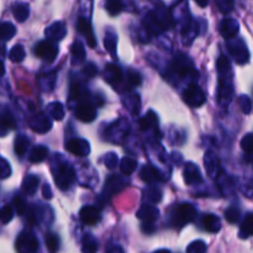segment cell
<instances>
[{"instance_id":"50","label":"cell","mask_w":253,"mask_h":253,"mask_svg":"<svg viewBox=\"0 0 253 253\" xmlns=\"http://www.w3.org/2000/svg\"><path fill=\"white\" fill-rule=\"evenodd\" d=\"M118 155L114 152H109L104 156V165L109 168V169H114L118 166Z\"/></svg>"},{"instance_id":"11","label":"cell","mask_w":253,"mask_h":253,"mask_svg":"<svg viewBox=\"0 0 253 253\" xmlns=\"http://www.w3.org/2000/svg\"><path fill=\"white\" fill-rule=\"evenodd\" d=\"M29 126L32 131L37 133H46L52 128V121L47 118L46 114L39 113L29 120Z\"/></svg>"},{"instance_id":"33","label":"cell","mask_w":253,"mask_h":253,"mask_svg":"<svg viewBox=\"0 0 253 253\" xmlns=\"http://www.w3.org/2000/svg\"><path fill=\"white\" fill-rule=\"evenodd\" d=\"M30 146V140L24 135H19L16 138H15V153H16L19 157H24L25 153L27 152Z\"/></svg>"},{"instance_id":"10","label":"cell","mask_w":253,"mask_h":253,"mask_svg":"<svg viewBox=\"0 0 253 253\" xmlns=\"http://www.w3.org/2000/svg\"><path fill=\"white\" fill-rule=\"evenodd\" d=\"M128 127H130V126H128L127 121L120 119V120L114 123L113 125L108 128L106 135H108V137L110 138V141H113V142H120V141L123 140V138H125L126 135H127Z\"/></svg>"},{"instance_id":"17","label":"cell","mask_w":253,"mask_h":253,"mask_svg":"<svg viewBox=\"0 0 253 253\" xmlns=\"http://www.w3.org/2000/svg\"><path fill=\"white\" fill-rule=\"evenodd\" d=\"M183 177H184L185 183H187L188 185H195L203 182L202 172H200V169L198 168V166L192 162L185 163Z\"/></svg>"},{"instance_id":"21","label":"cell","mask_w":253,"mask_h":253,"mask_svg":"<svg viewBox=\"0 0 253 253\" xmlns=\"http://www.w3.org/2000/svg\"><path fill=\"white\" fill-rule=\"evenodd\" d=\"M137 217L140 220H142L143 222H152V224H155L156 220L160 217V210L156 207H153V205L143 204L138 209Z\"/></svg>"},{"instance_id":"9","label":"cell","mask_w":253,"mask_h":253,"mask_svg":"<svg viewBox=\"0 0 253 253\" xmlns=\"http://www.w3.org/2000/svg\"><path fill=\"white\" fill-rule=\"evenodd\" d=\"M197 217V210L189 203H184L178 207L177 211H175V219L174 222L177 226H184V225L189 224V222L194 221Z\"/></svg>"},{"instance_id":"37","label":"cell","mask_w":253,"mask_h":253,"mask_svg":"<svg viewBox=\"0 0 253 253\" xmlns=\"http://www.w3.org/2000/svg\"><path fill=\"white\" fill-rule=\"evenodd\" d=\"M137 167V161L131 157H124L120 162V169L125 175H131Z\"/></svg>"},{"instance_id":"47","label":"cell","mask_w":253,"mask_h":253,"mask_svg":"<svg viewBox=\"0 0 253 253\" xmlns=\"http://www.w3.org/2000/svg\"><path fill=\"white\" fill-rule=\"evenodd\" d=\"M239 105L241 108L242 113L249 115L252 111V100L250 99L249 95H241L239 98Z\"/></svg>"},{"instance_id":"41","label":"cell","mask_w":253,"mask_h":253,"mask_svg":"<svg viewBox=\"0 0 253 253\" xmlns=\"http://www.w3.org/2000/svg\"><path fill=\"white\" fill-rule=\"evenodd\" d=\"M145 197L150 203L157 204V203H160L162 200V192L157 187H150L148 189H146Z\"/></svg>"},{"instance_id":"4","label":"cell","mask_w":253,"mask_h":253,"mask_svg":"<svg viewBox=\"0 0 253 253\" xmlns=\"http://www.w3.org/2000/svg\"><path fill=\"white\" fill-rule=\"evenodd\" d=\"M15 249L17 253H37L39 241L32 232L24 231L17 236Z\"/></svg>"},{"instance_id":"34","label":"cell","mask_w":253,"mask_h":253,"mask_svg":"<svg viewBox=\"0 0 253 253\" xmlns=\"http://www.w3.org/2000/svg\"><path fill=\"white\" fill-rule=\"evenodd\" d=\"M47 111H48L49 116H51L53 120L61 121L62 119L64 118V106L62 105L58 101H54V103H51L48 106H47Z\"/></svg>"},{"instance_id":"12","label":"cell","mask_w":253,"mask_h":253,"mask_svg":"<svg viewBox=\"0 0 253 253\" xmlns=\"http://www.w3.org/2000/svg\"><path fill=\"white\" fill-rule=\"evenodd\" d=\"M66 148L68 152L78 157H86L90 153V145L84 138H72L67 142Z\"/></svg>"},{"instance_id":"40","label":"cell","mask_w":253,"mask_h":253,"mask_svg":"<svg viewBox=\"0 0 253 253\" xmlns=\"http://www.w3.org/2000/svg\"><path fill=\"white\" fill-rule=\"evenodd\" d=\"M44 242H46L47 250H48L49 253H56L59 250V237L56 234L48 232L44 236Z\"/></svg>"},{"instance_id":"14","label":"cell","mask_w":253,"mask_h":253,"mask_svg":"<svg viewBox=\"0 0 253 253\" xmlns=\"http://www.w3.org/2000/svg\"><path fill=\"white\" fill-rule=\"evenodd\" d=\"M44 35H46L47 40L51 42L61 41V40H63L67 35L66 24L62 21L53 22V24L49 25L48 27H46V30H44Z\"/></svg>"},{"instance_id":"35","label":"cell","mask_w":253,"mask_h":253,"mask_svg":"<svg viewBox=\"0 0 253 253\" xmlns=\"http://www.w3.org/2000/svg\"><path fill=\"white\" fill-rule=\"evenodd\" d=\"M252 234V214L249 212L245 217L244 222H242L241 227H240L239 231V237L242 240H246L251 236Z\"/></svg>"},{"instance_id":"39","label":"cell","mask_w":253,"mask_h":253,"mask_svg":"<svg viewBox=\"0 0 253 253\" xmlns=\"http://www.w3.org/2000/svg\"><path fill=\"white\" fill-rule=\"evenodd\" d=\"M25 56H26V52H25V48L22 44H15L9 53L10 61L14 62V63H20V62L24 61Z\"/></svg>"},{"instance_id":"56","label":"cell","mask_w":253,"mask_h":253,"mask_svg":"<svg viewBox=\"0 0 253 253\" xmlns=\"http://www.w3.org/2000/svg\"><path fill=\"white\" fill-rule=\"evenodd\" d=\"M108 253H124V251L120 246H114L109 250Z\"/></svg>"},{"instance_id":"18","label":"cell","mask_w":253,"mask_h":253,"mask_svg":"<svg viewBox=\"0 0 253 253\" xmlns=\"http://www.w3.org/2000/svg\"><path fill=\"white\" fill-rule=\"evenodd\" d=\"M104 78L111 85H118L123 82L124 79V73L123 69L118 66V64L109 63L105 66V69H104Z\"/></svg>"},{"instance_id":"8","label":"cell","mask_w":253,"mask_h":253,"mask_svg":"<svg viewBox=\"0 0 253 253\" xmlns=\"http://www.w3.org/2000/svg\"><path fill=\"white\" fill-rule=\"evenodd\" d=\"M126 184H127V182L121 175H110L108 178V180H106L105 187H104L103 193H101V198H104L106 200L111 199V197L114 194H118L119 192H121L126 187Z\"/></svg>"},{"instance_id":"24","label":"cell","mask_w":253,"mask_h":253,"mask_svg":"<svg viewBox=\"0 0 253 253\" xmlns=\"http://www.w3.org/2000/svg\"><path fill=\"white\" fill-rule=\"evenodd\" d=\"M140 177L147 184H155V183H158L161 180L160 173L157 172L156 168L151 167V166H143L141 168Z\"/></svg>"},{"instance_id":"54","label":"cell","mask_w":253,"mask_h":253,"mask_svg":"<svg viewBox=\"0 0 253 253\" xmlns=\"http://www.w3.org/2000/svg\"><path fill=\"white\" fill-rule=\"evenodd\" d=\"M142 231L145 232V234H147V235L153 234V232L156 231L155 224H152V222H143V224H142Z\"/></svg>"},{"instance_id":"25","label":"cell","mask_w":253,"mask_h":253,"mask_svg":"<svg viewBox=\"0 0 253 253\" xmlns=\"http://www.w3.org/2000/svg\"><path fill=\"white\" fill-rule=\"evenodd\" d=\"M203 226L208 232L216 234L221 230V220L214 214H207L203 217Z\"/></svg>"},{"instance_id":"44","label":"cell","mask_w":253,"mask_h":253,"mask_svg":"<svg viewBox=\"0 0 253 253\" xmlns=\"http://www.w3.org/2000/svg\"><path fill=\"white\" fill-rule=\"evenodd\" d=\"M241 147L244 150V152L246 153V158L247 162H250V157H251V152H252V133L249 132L245 135V137L242 138L241 141Z\"/></svg>"},{"instance_id":"31","label":"cell","mask_w":253,"mask_h":253,"mask_svg":"<svg viewBox=\"0 0 253 253\" xmlns=\"http://www.w3.org/2000/svg\"><path fill=\"white\" fill-rule=\"evenodd\" d=\"M116 44H118V35L111 30H108L104 36V46L113 57H116Z\"/></svg>"},{"instance_id":"19","label":"cell","mask_w":253,"mask_h":253,"mask_svg":"<svg viewBox=\"0 0 253 253\" xmlns=\"http://www.w3.org/2000/svg\"><path fill=\"white\" fill-rule=\"evenodd\" d=\"M240 24L237 20L235 19H224L219 25V31L224 39L230 40L234 39L237 34H239Z\"/></svg>"},{"instance_id":"42","label":"cell","mask_w":253,"mask_h":253,"mask_svg":"<svg viewBox=\"0 0 253 253\" xmlns=\"http://www.w3.org/2000/svg\"><path fill=\"white\" fill-rule=\"evenodd\" d=\"M225 219L230 222V224H236L241 219V211L239 208L230 207L229 209L225 211Z\"/></svg>"},{"instance_id":"29","label":"cell","mask_w":253,"mask_h":253,"mask_svg":"<svg viewBox=\"0 0 253 253\" xmlns=\"http://www.w3.org/2000/svg\"><path fill=\"white\" fill-rule=\"evenodd\" d=\"M40 179L37 175L29 174L25 177V179L22 180V189L26 193L27 195H34L37 192V188H39Z\"/></svg>"},{"instance_id":"59","label":"cell","mask_w":253,"mask_h":253,"mask_svg":"<svg viewBox=\"0 0 253 253\" xmlns=\"http://www.w3.org/2000/svg\"><path fill=\"white\" fill-rule=\"evenodd\" d=\"M153 253H170L168 250H158V251H155Z\"/></svg>"},{"instance_id":"46","label":"cell","mask_w":253,"mask_h":253,"mask_svg":"<svg viewBox=\"0 0 253 253\" xmlns=\"http://www.w3.org/2000/svg\"><path fill=\"white\" fill-rule=\"evenodd\" d=\"M207 252V244L202 240L193 241L189 246L187 247V253H205Z\"/></svg>"},{"instance_id":"5","label":"cell","mask_w":253,"mask_h":253,"mask_svg":"<svg viewBox=\"0 0 253 253\" xmlns=\"http://www.w3.org/2000/svg\"><path fill=\"white\" fill-rule=\"evenodd\" d=\"M227 48H229L230 54L234 57L236 63L239 64H246L250 62V51L247 47L246 42L242 39L232 40L227 43Z\"/></svg>"},{"instance_id":"15","label":"cell","mask_w":253,"mask_h":253,"mask_svg":"<svg viewBox=\"0 0 253 253\" xmlns=\"http://www.w3.org/2000/svg\"><path fill=\"white\" fill-rule=\"evenodd\" d=\"M77 30L81 35H83L86 40V43L89 47L96 46V40L94 36L93 29H91V24L89 21V17H79L78 22H77Z\"/></svg>"},{"instance_id":"58","label":"cell","mask_w":253,"mask_h":253,"mask_svg":"<svg viewBox=\"0 0 253 253\" xmlns=\"http://www.w3.org/2000/svg\"><path fill=\"white\" fill-rule=\"evenodd\" d=\"M195 2H197L198 6H200V7H205L208 5L207 0H204V1H198V0H197V1H195Z\"/></svg>"},{"instance_id":"48","label":"cell","mask_w":253,"mask_h":253,"mask_svg":"<svg viewBox=\"0 0 253 253\" xmlns=\"http://www.w3.org/2000/svg\"><path fill=\"white\" fill-rule=\"evenodd\" d=\"M126 81H127L128 85L130 86H138L142 83V77L138 72L136 71H128L127 77H126Z\"/></svg>"},{"instance_id":"26","label":"cell","mask_w":253,"mask_h":253,"mask_svg":"<svg viewBox=\"0 0 253 253\" xmlns=\"http://www.w3.org/2000/svg\"><path fill=\"white\" fill-rule=\"evenodd\" d=\"M72 64H81L85 59V49L84 44L81 41H74L71 47Z\"/></svg>"},{"instance_id":"57","label":"cell","mask_w":253,"mask_h":253,"mask_svg":"<svg viewBox=\"0 0 253 253\" xmlns=\"http://www.w3.org/2000/svg\"><path fill=\"white\" fill-rule=\"evenodd\" d=\"M4 74H5V66H4V63L0 61V78H1V77H4Z\"/></svg>"},{"instance_id":"22","label":"cell","mask_w":253,"mask_h":253,"mask_svg":"<svg viewBox=\"0 0 253 253\" xmlns=\"http://www.w3.org/2000/svg\"><path fill=\"white\" fill-rule=\"evenodd\" d=\"M198 34H199V26H198L197 22L193 21V20H188L182 30L183 43L187 44V46L192 44V42L194 41V39L197 37Z\"/></svg>"},{"instance_id":"6","label":"cell","mask_w":253,"mask_h":253,"mask_svg":"<svg viewBox=\"0 0 253 253\" xmlns=\"http://www.w3.org/2000/svg\"><path fill=\"white\" fill-rule=\"evenodd\" d=\"M183 99H184L185 104L192 108H199L207 100L204 91L197 83H190L185 88L184 93H183Z\"/></svg>"},{"instance_id":"7","label":"cell","mask_w":253,"mask_h":253,"mask_svg":"<svg viewBox=\"0 0 253 253\" xmlns=\"http://www.w3.org/2000/svg\"><path fill=\"white\" fill-rule=\"evenodd\" d=\"M35 53L43 61L53 62L56 57L58 56V46L54 42L48 41V40L40 41L35 47Z\"/></svg>"},{"instance_id":"20","label":"cell","mask_w":253,"mask_h":253,"mask_svg":"<svg viewBox=\"0 0 253 253\" xmlns=\"http://www.w3.org/2000/svg\"><path fill=\"white\" fill-rule=\"evenodd\" d=\"M205 172L210 178H216L219 174V160L212 151H207L204 155Z\"/></svg>"},{"instance_id":"36","label":"cell","mask_w":253,"mask_h":253,"mask_svg":"<svg viewBox=\"0 0 253 253\" xmlns=\"http://www.w3.org/2000/svg\"><path fill=\"white\" fill-rule=\"evenodd\" d=\"M16 34V29L11 22H0V40L7 41Z\"/></svg>"},{"instance_id":"53","label":"cell","mask_w":253,"mask_h":253,"mask_svg":"<svg viewBox=\"0 0 253 253\" xmlns=\"http://www.w3.org/2000/svg\"><path fill=\"white\" fill-rule=\"evenodd\" d=\"M96 73H98V69L94 63L85 64V67L83 68V74L86 78H93L94 76H96Z\"/></svg>"},{"instance_id":"45","label":"cell","mask_w":253,"mask_h":253,"mask_svg":"<svg viewBox=\"0 0 253 253\" xmlns=\"http://www.w3.org/2000/svg\"><path fill=\"white\" fill-rule=\"evenodd\" d=\"M106 10H108L109 14L111 16H115V15H119L123 10V2L119 1V0H109L106 1Z\"/></svg>"},{"instance_id":"55","label":"cell","mask_w":253,"mask_h":253,"mask_svg":"<svg viewBox=\"0 0 253 253\" xmlns=\"http://www.w3.org/2000/svg\"><path fill=\"white\" fill-rule=\"evenodd\" d=\"M42 195H43V198H46V199H51L52 198V190H51V187H49L48 184H44L43 188H42Z\"/></svg>"},{"instance_id":"1","label":"cell","mask_w":253,"mask_h":253,"mask_svg":"<svg viewBox=\"0 0 253 253\" xmlns=\"http://www.w3.org/2000/svg\"><path fill=\"white\" fill-rule=\"evenodd\" d=\"M217 72H219V90L217 100L221 105L226 106L231 103L234 96V84H232V69L230 61L221 54L217 59Z\"/></svg>"},{"instance_id":"28","label":"cell","mask_w":253,"mask_h":253,"mask_svg":"<svg viewBox=\"0 0 253 253\" xmlns=\"http://www.w3.org/2000/svg\"><path fill=\"white\" fill-rule=\"evenodd\" d=\"M12 15L19 22H24L30 16V6L26 2H15L12 5Z\"/></svg>"},{"instance_id":"13","label":"cell","mask_w":253,"mask_h":253,"mask_svg":"<svg viewBox=\"0 0 253 253\" xmlns=\"http://www.w3.org/2000/svg\"><path fill=\"white\" fill-rule=\"evenodd\" d=\"M100 210L93 205H85L79 211V219L84 225H88V226L98 224L100 221Z\"/></svg>"},{"instance_id":"3","label":"cell","mask_w":253,"mask_h":253,"mask_svg":"<svg viewBox=\"0 0 253 253\" xmlns=\"http://www.w3.org/2000/svg\"><path fill=\"white\" fill-rule=\"evenodd\" d=\"M169 72L179 79L189 78V77L197 76V71L194 68V63L192 59L183 53L175 54L174 59H173L172 64L169 66Z\"/></svg>"},{"instance_id":"49","label":"cell","mask_w":253,"mask_h":253,"mask_svg":"<svg viewBox=\"0 0 253 253\" xmlns=\"http://www.w3.org/2000/svg\"><path fill=\"white\" fill-rule=\"evenodd\" d=\"M11 175V167L5 158L0 156V179H6Z\"/></svg>"},{"instance_id":"23","label":"cell","mask_w":253,"mask_h":253,"mask_svg":"<svg viewBox=\"0 0 253 253\" xmlns=\"http://www.w3.org/2000/svg\"><path fill=\"white\" fill-rule=\"evenodd\" d=\"M15 126L14 116L7 109H0V136H5Z\"/></svg>"},{"instance_id":"30","label":"cell","mask_w":253,"mask_h":253,"mask_svg":"<svg viewBox=\"0 0 253 253\" xmlns=\"http://www.w3.org/2000/svg\"><path fill=\"white\" fill-rule=\"evenodd\" d=\"M47 156H48V148L39 145L31 150L29 155V161L31 163H41L46 160Z\"/></svg>"},{"instance_id":"38","label":"cell","mask_w":253,"mask_h":253,"mask_svg":"<svg viewBox=\"0 0 253 253\" xmlns=\"http://www.w3.org/2000/svg\"><path fill=\"white\" fill-rule=\"evenodd\" d=\"M56 84V73H47L40 77V85L44 91H51Z\"/></svg>"},{"instance_id":"27","label":"cell","mask_w":253,"mask_h":253,"mask_svg":"<svg viewBox=\"0 0 253 253\" xmlns=\"http://www.w3.org/2000/svg\"><path fill=\"white\" fill-rule=\"evenodd\" d=\"M99 242L91 234H85L82 239V253H98Z\"/></svg>"},{"instance_id":"32","label":"cell","mask_w":253,"mask_h":253,"mask_svg":"<svg viewBox=\"0 0 253 253\" xmlns=\"http://www.w3.org/2000/svg\"><path fill=\"white\" fill-rule=\"evenodd\" d=\"M157 115L153 111H148L145 116L140 120V128L142 131L151 130L153 127H157Z\"/></svg>"},{"instance_id":"16","label":"cell","mask_w":253,"mask_h":253,"mask_svg":"<svg viewBox=\"0 0 253 253\" xmlns=\"http://www.w3.org/2000/svg\"><path fill=\"white\" fill-rule=\"evenodd\" d=\"M76 116L83 123H91L96 118V110L90 103L83 101L79 103L76 108Z\"/></svg>"},{"instance_id":"2","label":"cell","mask_w":253,"mask_h":253,"mask_svg":"<svg viewBox=\"0 0 253 253\" xmlns=\"http://www.w3.org/2000/svg\"><path fill=\"white\" fill-rule=\"evenodd\" d=\"M58 157L59 158H57V162L53 161V162H56V165L52 163V173H53L54 183L61 190H67L74 183L76 173H74L73 167L67 161L62 160L61 155H58Z\"/></svg>"},{"instance_id":"43","label":"cell","mask_w":253,"mask_h":253,"mask_svg":"<svg viewBox=\"0 0 253 253\" xmlns=\"http://www.w3.org/2000/svg\"><path fill=\"white\" fill-rule=\"evenodd\" d=\"M12 216H14V210L11 205H5L0 209V222L2 225L9 224L12 220Z\"/></svg>"},{"instance_id":"52","label":"cell","mask_w":253,"mask_h":253,"mask_svg":"<svg viewBox=\"0 0 253 253\" xmlns=\"http://www.w3.org/2000/svg\"><path fill=\"white\" fill-rule=\"evenodd\" d=\"M216 5L219 6L220 11L225 12V14L232 11V9H234V2L230 1V0H220V1H216Z\"/></svg>"},{"instance_id":"51","label":"cell","mask_w":253,"mask_h":253,"mask_svg":"<svg viewBox=\"0 0 253 253\" xmlns=\"http://www.w3.org/2000/svg\"><path fill=\"white\" fill-rule=\"evenodd\" d=\"M14 209L19 215H24L26 212V202L21 198V195H16L14 198Z\"/></svg>"}]
</instances>
